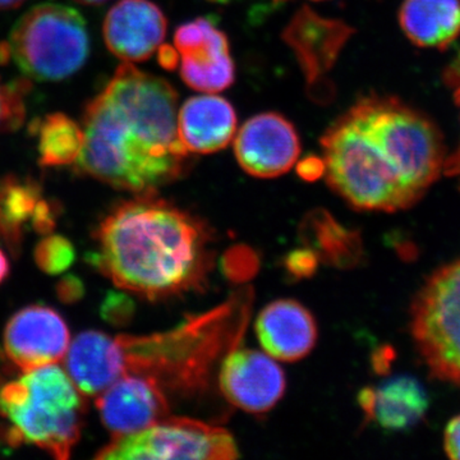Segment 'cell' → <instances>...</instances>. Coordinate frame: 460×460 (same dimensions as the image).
Instances as JSON below:
<instances>
[{"label":"cell","mask_w":460,"mask_h":460,"mask_svg":"<svg viewBox=\"0 0 460 460\" xmlns=\"http://www.w3.org/2000/svg\"><path fill=\"white\" fill-rule=\"evenodd\" d=\"M205 224L155 193L114 206L95 233L89 256L115 286L150 299L204 284L211 263Z\"/></svg>","instance_id":"7a4b0ae2"},{"label":"cell","mask_w":460,"mask_h":460,"mask_svg":"<svg viewBox=\"0 0 460 460\" xmlns=\"http://www.w3.org/2000/svg\"><path fill=\"white\" fill-rule=\"evenodd\" d=\"M317 255L314 251H296L288 260V269L295 275H308L314 270Z\"/></svg>","instance_id":"83f0119b"},{"label":"cell","mask_w":460,"mask_h":460,"mask_svg":"<svg viewBox=\"0 0 460 460\" xmlns=\"http://www.w3.org/2000/svg\"><path fill=\"white\" fill-rule=\"evenodd\" d=\"M132 307V302L126 296L111 293L102 305V316L111 323H126L131 316Z\"/></svg>","instance_id":"4316f807"},{"label":"cell","mask_w":460,"mask_h":460,"mask_svg":"<svg viewBox=\"0 0 460 460\" xmlns=\"http://www.w3.org/2000/svg\"><path fill=\"white\" fill-rule=\"evenodd\" d=\"M3 47L8 59L33 80L60 81L84 65L90 38L84 18L75 9L44 3L23 14Z\"/></svg>","instance_id":"52a82bcc"},{"label":"cell","mask_w":460,"mask_h":460,"mask_svg":"<svg viewBox=\"0 0 460 460\" xmlns=\"http://www.w3.org/2000/svg\"><path fill=\"white\" fill-rule=\"evenodd\" d=\"M42 190L31 178L8 175L0 181V238L13 251L22 244L44 201Z\"/></svg>","instance_id":"7402d4cb"},{"label":"cell","mask_w":460,"mask_h":460,"mask_svg":"<svg viewBox=\"0 0 460 460\" xmlns=\"http://www.w3.org/2000/svg\"><path fill=\"white\" fill-rule=\"evenodd\" d=\"M74 244L62 235L48 234L35 248V261L42 271L50 275L65 272L75 262Z\"/></svg>","instance_id":"d4e9b609"},{"label":"cell","mask_w":460,"mask_h":460,"mask_svg":"<svg viewBox=\"0 0 460 460\" xmlns=\"http://www.w3.org/2000/svg\"><path fill=\"white\" fill-rule=\"evenodd\" d=\"M66 321L47 305H29L11 317L3 335L9 361L23 372L56 365L68 352Z\"/></svg>","instance_id":"4fadbf2b"},{"label":"cell","mask_w":460,"mask_h":460,"mask_svg":"<svg viewBox=\"0 0 460 460\" xmlns=\"http://www.w3.org/2000/svg\"><path fill=\"white\" fill-rule=\"evenodd\" d=\"M159 51V56H157V59H159L160 66L164 69H168V71H172V69L178 68L180 66V53L175 48L171 47V45H162V47L157 49Z\"/></svg>","instance_id":"1f68e13d"},{"label":"cell","mask_w":460,"mask_h":460,"mask_svg":"<svg viewBox=\"0 0 460 460\" xmlns=\"http://www.w3.org/2000/svg\"><path fill=\"white\" fill-rule=\"evenodd\" d=\"M359 405L368 420L387 431L414 428L429 407L428 393L416 378L398 376L359 393Z\"/></svg>","instance_id":"d6986e66"},{"label":"cell","mask_w":460,"mask_h":460,"mask_svg":"<svg viewBox=\"0 0 460 460\" xmlns=\"http://www.w3.org/2000/svg\"><path fill=\"white\" fill-rule=\"evenodd\" d=\"M321 147L329 186L357 210L396 213L422 199L352 111L329 127Z\"/></svg>","instance_id":"277c9868"},{"label":"cell","mask_w":460,"mask_h":460,"mask_svg":"<svg viewBox=\"0 0 460 460\" xmlns=\"http://www.w3.org/2000/svg\"><path fill=\"white\" fill-rule=\"evenodd\" d=\"M354 32L344 21L320 16L307 5L299 8L284 29L283 40L295 53L308 96L316 104L334 100L329 75Z\"/></svg>","instance_id":"30bf717a"},{"label":"cell","mask_w":460,"mask_h":460,"mask_svg":"<svg viewBox=\"0 0 460 460\" xmlns=\"http://www.w3.org/2000/svg\"><path fill=\"white\" fill-rule=\"evenodd\" d=\"M75 2L86 5H100L102 4V3H107L108 0H75Z\"/></svg>","instance_id":"d590c367"},{"label":"cell","mask_w":460,"mask_h":460,"mask_svg":"<svg viewBox=\"0 0 460 460\" xmlns=\"http://www.w3.org/2000/svg\"><path fill=\"white\" fill-rule=\"evenodd\" d=\"M9 272V262L4 252L0 250V283L7 278Z\"/></svg>","instance_id":"e575fe53"},{"label":"cell","mask_w":460,"mask_h":460,"mask_svg":"<svg viewBox=\"0 0 460 460\" xmlns=\"http://www.w3.org/2000/svg\"><path fill=\"white\" fill-rule=\"evenodd\" d=\"M234 438L201 420L168 419L133 434L115 436L96 456L105 460H230L238 458Z\"/></svg>","instance_id":"9c48e42d"},{"label":"cell","mask_w":460,"mask_h":460,"mask_svg":"<svg viewBox=\"0 0 460 460\" xmlns=\"http://www.w3.org/2000/svg\"><path fill=\"white\" fill-rule=\"evenodd\" d=\"M66 368L84 396H98L123 376L115 337L95 330L84 332L69 345Z\"/></svg>","instance_id":"ffe728a7"},{"label":"cell","mask_w":460,"mask_h":460,"mask_svg":"<svg viewBox=\"0 0 460 460\" xmlns=\"http://www.w3.org/2000/svg\"><path fill=\"white\" fill-rule=\"evenodd\" d=\"M456 102L460 108V87L456 93ZM444 172L449 175H456L460 178V145L458 150L452 154L450 156H447L445 160Z\"/></svg>","instance_id":"d6a6232c"},{"label":"cell","mask_w":460,"mask_h":460,"mask_svg":"<svg viewBox=\"0 0 460 460\" xmlns=\"http://www.w3.org/2000/svg\"><path fill=\"white\" fill-rule=\"evenodd\" d=\"M256 332L272 358L295 362L314 349L317 326L310 311L293 299L266 305L257 317Z\"/></svg>","instance_id":"e0dca14e"},{"label":"cell","mask_w":460,"mask_h":460,"mask_svg":"<svg viewBox=\"0 0 460 460\" xmlns=\"http://www.w3.org/2000/svg\"><path fill=\"white\" fill-rule=\"evenodd\" d=\"M349 111L385 147L411 189L423 198L443 174L447 156L438 124L394 96H365Z\"/></svg>","instance_id":"8992f818"},{"label":"cell","mask_w":460,"mask_h":460,"mask_svg":"<svg viewBox=\"0 0 460 460\" xmlns=\"http://www.w3.org/2000/svg\"><path fill=\"white\" fill-rule=\"evenodd\" d=\"M250 302L251 296L241 293L168 332L115 337L123 376L153 378L165 392L204 389L215 363L241 343Z\"/></svg>","instance_id":"3957f363"},{"label":"cell","mask_w":460,"mask_h":460,"mask_svg":"<svg viewBox=\"0 0 460 460\" xmlns=\"http://www.w3.org/2000/svg\"><path fill=\"white\" fill-rule=\"evenodd\" d=\"M238 164L256 178H277L293 168L301 155L296 127L279 113L253 115L234 140Z\"/></svg>","instance_id":"7c38bea8"},{"label":"cell","mask_w":460,"mask_h":460,"mask_svg":"<svg viewBox=\"0 0 460 460\" xmlns=\"http://www.w3.org/2000/svg\"><path fill=\"white\" fill-rule=\"evenodd\" d=\"M298 172L299 175L304 177L305 180H316L317 177H320V175L325 172L323 159H320V157L316 156L305 157L304 162L298 165Z\"/></svg>","instance_id":"4dcf8cb0"},{"label":"cell","mask_w":460,"mask_h":460,"mask_svg":"<svg viewBox=\"0 0 460 460\" xmlns=\"http://www.w3.org/2000/svg\"><path fill=\"white\" fill-rule=\"evenodd\" d=\"M25 0H0V13L20 7Z\"/></svg>","instance_id":"836d02e7"},{"label":"cell","mask_w":460,"mask_h":460,"mask_svg":"<svg viewBox=\"0 0 460 460\" xmlns=\"http://www.w3.org/2000/svg\"><path fill=\"white\" fill-rule=\"evenodd\" d=\"M178 111L168 81L124 63L84 109L77 171L135 195L155 193L190 166Z\"/></svg>","instance_id":"6da1fadb"},{"label":"cell","mask_w":460,"mask_h":460,"mask_svg":"<svg viewBox=\"0 0 460 460\" xmlns=\"http://www.w3.org/2000/svg\"><path fill=\"white\" fill-rule=\"evenodd\" d=\"M411 335L432 376L460 386V257L420 288L411 302Z\"/></svg>","instance_id":"ba28073f"},{"label":"cell","mask_w":460,"mask_h":460,"mask_svg":"<svg viewBox=\"0 0 460 460\" xmlns=\"http://www.w3.org/2000/svg\"><path fill=\"white\" fill-rule=\"evenodd\" d=\"M168 20L151 0H119L102 26L105 44L124 63L145 62L165 40Z\"/></svg>","instance_id":"2e32d148"},{"label":"cell","mask_w":460,"mask_h":460,"mask_svg":"<svg viewBox=\"0 0 460 460\" xmlns=\"http://www.w3.org/2000/svg\"><path fill=\"white\" fill-rule=\"evenodd\" d=\"M39 157L48 168L75 164L84 144V132L80 124L68 115H48L39 124Z\"/></svg>","instance_id":"cb8c5ba5"},{"label":"cell","mask_w":460,"mask_h":460,"mask_svg":"<svg viewBox=\"0 0 460 460\" xmlns=\"http://www.w3.org/2000/svg\"><path fill=\"white\" fill-rule=\"evenodd\" d=\"M399 25L416 47L447 49L460 36V0H402Z\"/></svg>","instance_id":"44dd1931"},{"label":"cell","mask_w":460,"mask_h":460,"mask_svg":"<svg viewBox=\"0 0 460 460\" xmlns=\"http://www.w3.org/2000/svg\"><path fill=\"white\" fill-rule=\"evenodd\" d=\"M444 450L450 459L460 460V414L450 420L445 428Z\"/></svg>","instance_id":"f1b7e54d"},{"label":"cell","mask_w":460,"mask_h":460,"mask_svg":"<svg viewBox=\"0 0 460 460\" xmlns=\"http://www.w3.org/2000/svg\"><path fill=\"white\" fill-rule=\"evenodd\" d=\"M237 132V113L215 93L190 98L178 111V135L190 154H214L228 146Z\"/></svg>","instance_id":"ac0fdd59"},{"label":"cell","mask_w":460,"mask_h":460,"mask_svg":"<svg viewBox=\"0 0 460 460\" xmlns=\"http://www.w3.org/2000/svg\"><path fill=\"white\" fill-rule=\"evenodd\" d=\"M165 390L157 381L124 375L96 399L102 425L115 436L133 434L169 417Z\"/></svg>","instance_id":"9a60e30c"},{"label":"cell","mask_w":460,"mask_h":460,"mask_svg":"<svg viewBox=\"0 0 460 460\" xmlns=\"http://www.w3.org/2000/svg\"><path fill=\"white\" fill-rule=\"evenodd\" d=\"M305 235L321 256L337 266H354L362 257L363 247L358 233L344 228L329 214L316 211L305 219Z\"/></svg>","instance_id":"603a6c76"},{"label":"cell","mask_w":460,"mask_h":460,"mask_svg":"<svg viewBox=\"0 0 460 460\" xmlns=\"http://www.w3.org/2000/svg\"><path fill=\"white\" fill-rule=\"evenodd\" d=\"M86 402L59 366L27 371L0 389V414L9 443L29 444L56 459H68L83 432Z\"/></svg>","instance_id":"5b68a950"},{"label":"cell","mask_w":460,"mask_h":460,"mask_svg":"<svg viewBox=\"0 0 460 460\" xmlns=\"http://www.w3.org/2000/svg\"><path fill=\"white\" fill-rule=\"evenodd\" d=\"M29 90L25 83L0 84V132L13 131L25 117L23 95Z\"/></svg>","instance_id":"484cf974"},{"label":"cell","mask_w":460,"mask_h":460,"mask_svg":"<svg viewBox=\"0 0 460 460\" xmlns=\"http://www.w3.org/2000/svg\"><path fill=\"white\" fill-rule=\"evenodd\" d=\"M174 45L181 57V80L190 89L217 93L234 84L235 65L228 38L208 18H196L178 27Z\"/></svg>","instance_id":"8fae6325"},{"label":"cell","mask_w":460,"mask_h":460,"mask_svg":"<svg viewBox=\"0 0 460 460\" xmlns=\"http://www.w3.org/2000/svg\"><path fill=\"white\" fill-rule=\"evenodd\" d=\"M58 296L66 304H74L78 299L83 298L84 296V286L83 281L74 275H68V277L63 278L62 280L58 283Z\"/></svg>","instance_id":"f546056e"},{"label":"cell","mask_w":460,"mask_h":460,"mask_svg":"<svg viewBox=\"0 0 460 460\" xmlns=\"http://www.w3.org/2000/svg\"><path fill=\"white\" fill-rule=\"evenodd\" d=\"M220 389L233 405L251 413L275 407L286 392V375L271 356L246 348H233L224 357Z\"/></svg>","instance_id":"5bb4252c"}]
</instances>
